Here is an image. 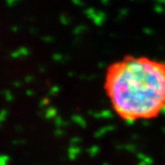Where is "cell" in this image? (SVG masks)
<instances>
[{
	"mask_svg": "<svg viewBox=\"0 0 165 165\" xmlns=\"http://www.w3.org/2000/svg\"><path fill=\"white\" fill-rule=\"evenodd\" d=\"M103 89L120 120L134 122L158 117L165 110V62L124 56L106 68Z\"/></svg>",
	"mask_w": 165,
	"mask_h": 165,
	"instance_id": "1",
	"label": "cell"
},
{
	"mask_svg": "<svg viewBox=\"0 0 165 165\" xmlns=\"http://www.w3.org/2000/svg\"><path fill=\"white\" fill-rule=\"evenodd\" d=\"M9 158L5 154H0V165H8Z\"/></svg>",
	"mask_w": 165,
	"mask_h": 165,
	"instance_id": "2",
	"label": "cell"
}]
</instances>
